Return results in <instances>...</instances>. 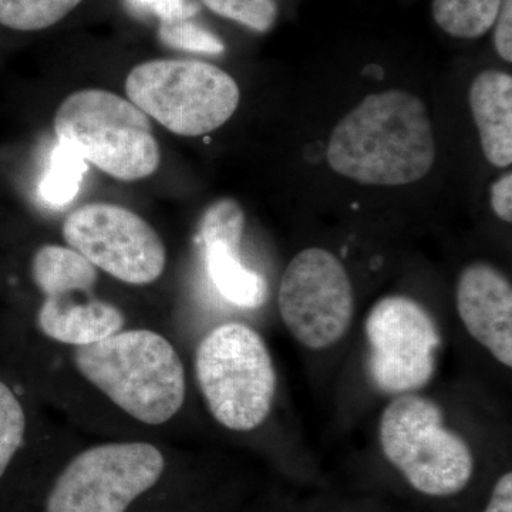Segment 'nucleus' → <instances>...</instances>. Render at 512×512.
<instances>
[{"label":"nucleus","mask_w":512,"mask_h":512,"mask_svg":"<svg viewBox=\"0 0 512 512\" xmlns=\"http://www.w3.org/2000/svg\"><path fill=\"white\" fill-rule=\"evenodd\" d=\"M83 0H0V25L35 32L56 25Z\"/></svg>","instance_id":"nucleus-18"},{"label":"nucleus","mask_w":512,"mask_h":512,"mask_svg":"<svg viewBox=\"0 0 512 512\" xmlns=\"http://www.w3.org/2000/svg\"><path fill=\"white\" fill-rule=\"evenodd\" d=\"M484 512H512V474H504L494 487L493 497Z\"/></svg>","instance_id":"nucleus-26"},{"label":"nucleus","mask_w":512,"mask_h":512,"mask_svg":"<svg viewBox=\"0 0 512 512\" xmlns=\"http://www.w3.org/2000/svg\"><path fill=\"white\" fill-rule=\"evenodd\" d=\"M124 322L120 309L97 299L94 289L47 293L37 313V323L47 338L76 346L109 338L123 329Z\"/></svg>","instance_id":"nucleus-12"},{"label":"nucleus","mask_w":512,"mask_h":512,"mask_svg":"<svg viewBox=\"0 0 512 512\" xmlns=\"http://www.w3.org/2000/svg\"><path fill=\"white\" fill-rule=\"evenodd\" d=\"M151 8L160 23H177L197 16L201 5L198 0H157Z\"/></svg>","instance_id":"nucleus-23"},{"label":"nucleus","mask_w":512,"mask_h":512,"mask_svg":"<svg viewBox=\"0 0 512 512\" xmlns=\"http://www.w3.org/2000/svg\"><path fill=\"white\" fill-rule=\"evenodd\" d=\"M470 109L480 133L481 148L488 163L498 168L512 163V77L498 70H485L471 83Z\"/></svg>","instance_id":"nucleus-13"},{"label":"nucleus","mask_w":512,"mask_h":512,"mask_svg":"<svg viewBox=\"0 0 512 512\" xmlns=\"http://www.w3.org/2000/svg\"><path fill=\"white\" fill-rule=\"evenodd\" d=\"M133 2L140 6H153L157 0H133Z\"/></svg>","instance_id":"nucleus-27"},{"label":"nucleus","mask_w":512,"mask_h":512,"mask_svg":"<svg viewBox=\"0 0 512 512\" xmlns=\"http://www.w3.org/2000/svg\"><path fill=\"white\" fill-rule=\"evenodd\" d=\"M443 421L436 403L414 394L397 397L380 419L384 456L416 490L433 497L460 493L473 476L470 447Z\"/></svg>","instance_id":"nucleus-6"},{"label":"nucleus","mask_w":512,"mask_h":512,"mask_svg":"<svg viewBox=\"0 0 512 512\" xmlns=\"http://www.w3.org/2000/svg\"><path fill=\"white\" fill-rule=\"evenodd\" d=\"M163 454L150 443L89 448L53 485L46 512H126L164 473Z\"/></svg>","instance_id":"nucleus-7"},{"label":"nucleus","mask_w":512,"mask_h":512,"mask_svg":"<svg viewBox=\"0 0 512 512\" xmlns=\"http://www.w3.org/2000/svg\"><path fill=\"white\" fill-rule=\"evenodd\" d=\"M278 303L295 339L319 350L335 345L348 332L355 296L342 262L326 249L308 248L285 269Z\"/></svg>","instance_id":"nucleus-9"},{"label":"nucleus","mask_w":512,"mask_h":512,"mask_svg":"<svg viewBox=\"0 0 512 512\" xmlns=\"http://www.w3.org/2000/svg\"><path fill=\"white\" fill-rule=\"evenodd\" d=\"M195 372L208 409L227 429L254 430L271 413L274 363L264 339L244 323L211 330L198 346Z\"/></svg>","instance_id":"nucleus-4"},{"label":"nucleus","mask_w":512,"mask_h":512,"mask_svg":"<svg viewBox=\"0 0 512 512\" xmlns=\"http://www.w3.org/2000/svg\"><path fill=\"white\" fill-rule=\"evenodd\" d=\"M245 214L238 201L221 198L212 202L202 214L200 238L204 245L211 242L241 245L244 237Z\"/></svg>","instance_id":"nucleus-19"},{"label":"nucleus","mask_w":512,"mask_h":512,"mask_svg":"<svg viewBox=\"0 0 512 512\" xmlns=\"http://www.w3.org/2000/svg\"><path fill=\"white\" fill-rule=\"evenodd\" d=\"M370 380L380 392L410 394L436 372L440 333L429 312L407 296H387L366 319Z\"/></svg>","instance_id":"nucleus-8"},{"label":"nucleus","mask_w":512,"mask_h":512,"mask_svg":"<svg viewBox=\"0 0 512 512\" xmlns=\"http://www.w3.org/2000/svg\"><path fill=\"white\" fill-rule=\"evenodd\" d=\"M77 369L138 421L158 426L183 406V362L171 343L151 330H127L77 346Z\"/></svg>","instance_id":"nucleus-2"},{"label":"nucleus","mask_w":512,"mask_h":512,"mask_svg":"<svg viewBox=\"0 0 512 512\" xmlns=\"http://www.w3.org/2000/svg\"><path fill=\"white\" fill-rule=\"evenodd\" d=\"M53 124L59 143L116 180H143L160 167V144L150 119L119 94L100 89L70 94Z\"/></svg>","instance_id":"nucleus-3"},{"label":"nucleus","mask_w":512,"mask_h":512,"mask_svg":"<svg viewBox=\"0 0 512 512\" xmlns=\"http://www.w3.org/2000/svg\"><path fill=\"white\" fill-rule=\"evenodd\" d=\"M457 311L471 336L491 355L512 366V288L485 262L468 265L457 284Z\"/></svg>","instance_id":"nucleus-11"},{"label":"nucleus","mask_w":512,"mask_h":512,"mask_svg":"<svg viewBox=\"0 0 512 512\" xmlns=\"http://www.w3.org/2000/svg\"><path fill=\"white\" fill-rule=\"evenodd\" d=\"M32 276L43 295L66 289H94L99 279L96 266L72 248L45 245L36 252Z\"/></svg>","instance_id":"nucleus-15"},{"label":"nucleus","mask_w":512,"mask_h":512,"mask_svg":"<svg viewBox=\"0 0 512 512\" xmlns=\"http://www.w3.org/2000/svg\"><path fill=\"white\" fill-rule=\"evenodd\" d=\"M504 0H433V18L447 35L478 39L495 25Z\"/></svg>","instance_id":"nucleus-16"},{"label":"nucleus","mask_w":512,"mask_h":512,"mask_svg":"<svg viewBox=\"0 0 512 512\" xmlns=\"http://www.w3.org/2000/svg\"><path fill=\"white\" fill-rule=\"evenodd\" d=\"M222 18L265 33L274 26L278 8L275 0H200Z\"/></svg>","instance_id":"nucleus-20"},{"label":"nucleus","mask_w":512,"mask_h":512,"mask_svg":"<svg viewBox=\"0 0 512 512\" xmlns=\"http://www.w3.org/2000/svg\"><path fill=\"white\" fill-rule=\"evenodd\" d=\"M158 37L165 46L187 52L221 55L225 50L224 42L210 30L201 28L191 20L177 23H160Z\"/></svg>","instance_id":"nucleus-22"},{"label":"nucleus","mask_w":512,"mask_h":512,"mask_svg":"<svg viewBox=\"0 0 512 512\" xmlns=\"http://www.w3.org/2000/svg\"><path fill=\"white\" fill-rule=\"evenodd\" d=\"M239 249L241 245L224 242L205 245L208 274L228 302L239 308L256 309L266 301L268 284L264 276L244 265Z\"/></svg>","instance_id":"nucleus-14"},{"label":"nucleus","mask_w":512,"mask_h":512,"mask_svg":"<svg viewBox=\"0 0 512 512\" xmlns=\"http://www.w3.org/2000/svg\"><path fill=\"white\" fill-rule=\"evenodd\" d=\"M494 43L498 55L507 63L512 62V0H504L495 20Z\"/></svg>","instance_id":"nucleus-24"},{"label":"nucleus","mask_w":512,"mask_h":512,"mask_svg":"<svg viewBox=\"0 0 512 512\" xmlns=\"http://www.w3.org/2000/svg\"><path fill=\"white\" fill-rule=\"evenodd\" d=\"M128 100L177 136L198 137L224 126L241 92L234 77L200 60L138 64L126 79Z\"/></svg>","instance_id":"nucleus-5"},{"label":"nucleus","mask_w":512,"mask_h":512,"mask_svg":"<svg viewBox=\"0 0 512 512\" xmlns=\"http://www.w3.org/2000/svg\"><path fill=\"white\" fill-rule=\"evenodd\" d=\"M491 207L495 215L504 222L512 221V174L501 175L491 185Z\"/></svg>","instance_id":"nucleus-25"},{"label":"nucleus","mask_w":512,"mask_h":512,"mask_svg":"<svg viewBox=\"0 0 512 512\" xmlns=\"http://www.w3.org/2000/svg\"><path fill=\"white\" fill-rule=\"evenodd\" d=\"M70 248L121 282L148 285L165 269V247L156 229L121 205L92 202L74 210L63 224Z\"/></svg>","instance_id":"nucleus-10"},{"label":"nucleus","mask_w":512,"mask_h":512,"mask_svg":"<svg viewBox=\"0 0 512 512\" xmlns=\"http://www.w3.org/2000/svg\"><path fill=\"white\" fill-rule=\"evenodd\" d=\"M87 163L72 148L57 144L49 168L39 185L40 195L49 204L63 207L74 200L82 185Z\"/></svg>","instance_id":"nucleus-17"},{"label":"nucleus","mask_w":512,"mask_h":512,"mask_svg":"<svg viewBox=\"0 0 512 512\" xmlns=\"http://www.w3.org/2000/svg\"><path fill=\"white\" fill-rule=\"evenodd\" d=\"M26 417L12 390L0 382V477L5 474L25 436Z\"/></svg>","instance_id":"nucleus-21"},{"label":"nucleus","mask_w":512,"mask_h":512,"mask_svg":"<svg viewBox=\"0 0 512 512\" xmlns=\"http://www.w3.org/2000/svg\"><path fill=\"white\" fill-rule=\"evenodd\" d=\"M436 157L426 104L406 90L367 96L333 128L326 151L336 174L379 187L416 183Z\"/></svg>","instance_id":"nucleus-1"}]
</instances>
